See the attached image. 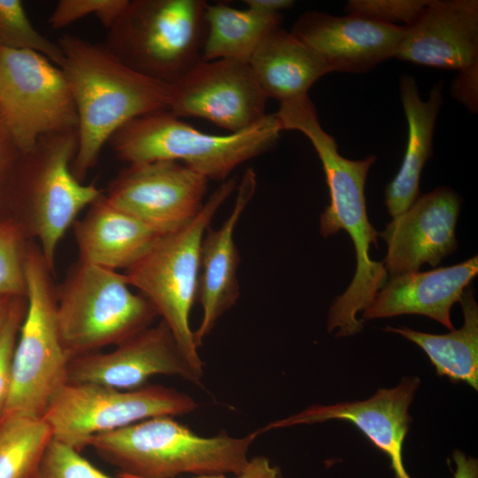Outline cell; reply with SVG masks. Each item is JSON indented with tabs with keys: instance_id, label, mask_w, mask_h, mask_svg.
<instances>
[{
	"instance_id": "cell-1",
	"label": "cell",
	"mask_w": 478,
	"mask_h": 478,
	"mask_svg": "<svg viewBox=\"0 0 478 478\" xmlns=\"http://www.w3.org/2000/svg\"><path fill=\"white\" fill-rule=\"evenodd\" d=\"M282 123L285 130L299 131L307 137L322 164L330 202L320 215L321 235L328 237L344 230L354 245V277L331 305L328 318V332L336 330L335 336L352 335L363 328L357 314L371 304L389 279L382 261L369 256L372 243L378 248V233L368 220L365 184L376 157L370 155L360 160L343 157L335 138L322 128L310 100L289 107Z\"/></svg>"
},
{
	"instance_id": "cell-2",
	"label": "cell",
	"mask_w": 478,
	"mask_h": 478,
	"mask_svg": "<svg viewBox=\"0 0 478 478\" xmlns=\"http://www.w3.org/2000/svg\"><path fill=\"white\" fill-rule=\"evenodd\" d=\"M57 42L78 115V147L71 168L83 182L119 128L141 115L168 110L169 84L130 69L104 44L70 34Z\"/></svg>"
},
{
	"instance_id": "cell-3",
	"label": "cell",
	"mask_w": 478,
	"mask_h": 478,
	"mask_svg": "<svg viewBox=\"0 0 478 478\" xmlns=\"http://www.w3.org/2000/svg\"><path fill=\"white\" fill-rule=\"evenodd\" d=\"M259 430L243 437L220 433L204 437L173 416H157L93 436L91 447L119 468L120 478H178L237 474L249 461V451Z\"/></svg>"
},
{
	"instance_id": "cell-4",
	"label": "cell",
	"mask_w": 478,
	"mask_h": 478,
	"mask_svg": "<svg viewBox=\"0 0 478 478\" xmlns=\"http://www.w3.org/2000/svg\"><path fill=\"white\" fill-rule=\"evenodd\" d=\"M78 132L42 136L21 154L11 188L8 216L30 240L36 239L49 269L55 272L58 245L80 212L102 192L73 175Z\"/></svg>"
},
{
	"instance_id": "cell-5",
	"label": "cell",
	"mask_w": 478,
	"mask_h": 478,
	"mask_svg": "<svg viewBox=\"0 0 478 478\" xmlns=\"http://www.w3.org/2000/svg\"><path fill=\"white\" fill-rule=\"evenodd\" d=\"M281 131L274 113L240 132L210 135L165 109L131 120L108 143L127 165L174 160L208 180L224 181L237 166L270 150Z\"/></svg>"
},
{
	"instance_id": "cell-6",
	"label": "cell",
	"mask_w": 478,
	"mask_h": 478,
	"mask_svg": "<svg viewBox=\"0 0 478 478\" xmlns=\"http://www.w3.org/2000/svg\"><path fill=\"white\" fill-rule=\"evenodd\" d=\"M229 178L212 193L198 214L182 228L160 235L124 274L139 289L172 332L189 362L204 372L189 318L197 298L200 247L214 215L235 189Z\"/></svg>"
},
{
	"instance_id": "cell-7",
	"label": "cell",
	"mask_w": 478,
	"mask_h": 478,
	"mask_svg": "<svg viewBox=\"0 0 478 478\" xmlns=\"http://www.w3.org/2000/svg\"><path fill=\"white\" fill-rule=\"evenodd\" d=\"M124 274L78 260L57 288V323L69 359L117 345L150 326L158 313Z\"/></svg>"
},
{
	"instance_id": "cell-8",
	"label": "cell",
	"mask_w": 478,
	"mask_h": 478,
	"mask_svg": "<svg viewBox=\"0 0 478 478\" xmlns=\"http://www.w3.org/2000/svg\"><path fill=\"white\" fill-rule=\"evenodd\" d=\"M207 4L128 0L104 45L135 72L172 84L202 60Z\"/></svg>"
},
{
	"instance_id": "cell-9",
	"label": "cell",
	"mask_w": 478,
	"mask_h": 478,
	"mask_svg": "<svg viewBox=\"0 0 478 478\" xmlns=\"http://www.w3.org/2000/svg\"><path fill=\"white\" fill-rule=\"evenodd\" d=\"M25 273L27 308L13 352L10 391L2 414L42 418L67 382L70 359L58 328L54 274L33 240L27 250Z\"/></svg>"
},
{
	"instance_id": "cell-10",
	"label": "cell",
	"mask_w": 478,
	"mask_h": 478,
	"mask_svg": "<svg viewBox=\"0 0 478 478\" xmlns=\"http://www.w3.org/2000/svg\"><path fill=\"white\" fill-rule=\"evenodd\" d=\"M197 408V403L190 396L163 385L122 390L66 382L42 418L54 439L81 451L96 435L157 416L188 414Z\"/></svg>"
},
{
	"instance_id": "cell-11",
	"label": "cell",
	"mask_w": 478,
	"mask_h": 478,
	"mask_svg": "<svg viewBox=\"0 0 478 478\" xmlns=\"http://www.w3.org/2000/svg\"><path fill=\"white\" fill-rule=\"evenodd\" d=\"M0 113L21 154L43 135L78 129L62 69L34 51L0 48Z\"/></svg>"
},
{
	"instance_id": "cell-12",
	"label": "cell",
	"mask_w": 478,
	"mask_h": 478,
	"mask_svg": "<svg viewBox=\"0 0 478 478\" xmlns=\"http://www.w3.org/2000/svg\"><path fill=\"white\" fill-rule=\"evenodd\" d=\"M208 181L179 161L129 164L110 181L104 195L115 207L166 235L198 214Z\"/></svg>"
},
{
	"instance_id": "cell-13",
	"label": "cell",
	"mask_w": 478,
	"mask_h": 478,
	"mask_svg": "<svg viewBox=\"0 0 478 478\" xmlns=\"http://www.w3.org/2000/svg\"><path fill=\"white\" fill-rule=\"evenodd\" d=\"M267 99L248 63L201 60L169 84L168 111L178 118L204 119L236 133L266 115Z\"/></svg>"
},
{
	"instance_id": "cell-14",
	"label": "cell",
	"mask_w": 478,
	"mask_h": 478,
	"mask_svg": "<svg viewBox=\"0 0 478 478\" xmlns=\"http://www.w3.org/2000/svg\"><path fill=\"white\" fill-rule=\"evenodd\" d=\"M171 375L200 384L204 372L195 368L161 320L106 352L71 358L67 382L92 383L122 390L141 388L151 377Z\"/></svg>"
},
{
	"instance_id": "cell-15",
	"label": "cell",
	"mask_w": 478,
	"mask_h": 478,
	"mask_svg": "<svg viewBox=\"0 0 478 478\" xmlns=\"http://www.w3.org/2000/svg\"><path fill=\"white\" fill-rule=\"evenodd\" d=\"M460 206L453 189L437 188L420 196L378 233L387 244L382 263L389 278L417 272L424 263L436 267L456 251Z\"/></svg>"
},
{
	"instance_id": "cell-16",
	"label": "cell",
	"mask_w": 478,
	"mask_h": 478,
	"mask_svg": "<svg viewBox=\"0 0 478 478\" xmlns=\"http://www.w3.org/2000/svg\"><path fill=\"white\" fill-rule=\"evenodd\" d=\"M291 32L323 59L330 73H363L394 58L405 27L356 14L309 11L297 18Z\"/></svg>"
},
{
	"instance_id": "cell-17",
	"label": "cell",
	"mask_w": 478,
	"mask_h": 478,
	"mask_svg": "<svg viewBox=\"0 0 478 478\" xmlns=\"http://www.w3.org/2000/svg\"><path fill=\"white\" fill-rule=\"evenodd\" d=\"M420 384L418 377H405L393 389H379L363 401L314 405L296 414L276 420L260 429L267 432L330 420L351 422L390 460L395 478H411L403 460V446L412 418L408 408Z\"/></svg>"
},
{
	"instance_id": "cell-18",
	"label": "cell",
	"mask_w": 478,
	"mask_h": 478,
	"mask_svg": "<svg viewBox=\"0 0 478 478\" xmlns=\"http://www.w3.org/2000/svg\"><path fill=\"white\" fill-rule=\"evenodd\" d=\"M394 58L459 72L478 66V1L428 0Z\"/></svg>"
},
{
	"instance_id": "cell-19",
	"label": "cell",
	"mask_w": 478,
	"mask_h": 478,
	"mask_svg": "<svg viewBox=\"0 0 478 478\" xmlns=\"http://www.w3.org/2000/svg\"><path fill=\"white\" fill-rule=\"evenodd\" d=\"M257 176L247 169L239 183L233 211L218 228L209 227L200 247V271L197 298L202 306L201 322L194 332L197 347L212 331L220 318L229 310L240 296L236 271L240 254L234 233L236 224L254 196Z\"/></svg>"
},
{
	"instance_id": "cell-20",
	"label": "cell",
	"mask_w": 478,
	"mask_h": 478,
	"mask_svg": "<svg viewBox=\"0 0 478 478\" xmlns=\"http://www.w3.org/2000/svg\"><path fill=\"white\" fill-rule=\"evenodd\" d=\"M477 273L478 258L474 256L451 266L391 277L363 310V319L419 314L452 330L451 306L459 302Z\"/></svg>"
},
{
	"instance_id": "cell-21",
	"label": "cell",
	"mask_w": 478,
	"mask_h": 478,
	"mask_svg": "<svg viewBox=\"0 0 478 478\" xmlns=\"http://www.w3.org/2000/svg\"><path fill=\"white\" fill-rule=\"evenodd\" d=\"M73 229L79 260L115 271L128 268L162 235L112 205L104 193Z\"/></svg>"
},
{
	"instance_id": "cell-22",
	"label": "cell",
	"mask_w": 478,
	"mask_h": 478,
	"mask_svg": "<svg viewBox=\"0 0 478 478\" xmlns=\"http://www.w3.org/2000/svg\"><path fill=\"white\" fill-rule=\"evenodd\" d=\"M399 91L408 137L400 169L385 189V204L392 218L407 210L420 197V173L433 152L434 130L443 104V83L436 84L428 98L422 100L415 79L403 74Z\"/></svg>"
},
{
	"instance_id": "cell-23",
	"label": "cell",
	"mask_w": 478,
	"mask_h": 478,
	"mask_svg": "<svg viewBox=\"0 0 478 478\" xmlns=\"http://www.w3.org/2000/svg\"><path fill=\"white\" fill-rule=\"evenodd\" d=\"M248 64L266 96L280 104L307 96L310 88L330 73L312 48L281 27L264 38Z\"/></svg>"
},
{
	"instance_id": "cell-24",
	"label": "cell",
	"mask_w": 478,
	"mask_h": 478,
	"mask_svg": "<svg viewBox=\"0 0 478 478\" xmlns=\"http://www.w3.org/2000/svg\"><path fill=\"white\" fill-rule=\"evenodd\" d=\"M464 324L444 335L416 331L405 327L388 326L386 331L398 334L420 346L440 376L464 382L478 389V305L468 286L459 300Z\"/></svg>"
},
{
	"instance_id": "cell-25",
	"label": "cell",
	"mask_w": 478,
	"mask_h": 478,
	"mask_svg": "<svg viewBox=\"0 0 478 478\" xmlns=\"http://www.w3.org/2000/svg\"><path fill=\"white\" fill-rule=\"evenodd\" d=\"M203 61L233 59L249 63L253 53L273 30L281 27V14L265 15L225 4H207Z\"/></svg>"
},
{
	"instance_id": "cell-26",
	"label": "cell",
	"mask_w": 478,
	"mask_h": 478,
	"mask_svg": "<svg viewBox=\"0 0 478 478\" xmlns=\"http://www.w3.org/2000/svg\"><path fill=\"white\" fill-rule=\"evenodd\" d=\"M53 439L43 418L19 413L0 416V478H39Z\"/></svg>"
},
{
	"instance_id": "cell-27",
	"label": "cell",
	"mask_w": 478,
	"mask_h": 478,
	"mask_svg": "<svg viewBox=\"0 0 478 478\" xmlns=\"http://www.w3.org/2000/svg\"><path fill=\"white\" fill-rule=\"evenodd\" d=\"M0 46L39 53L58 67L64 61L60 46L35 29L19 0H0Z\"/></svg>"
},
{
	"instance_id": "cell-28",
	"label": "cell",
	"mask_w": 478,
	"mask_h": 478,
	"mask_svg": "<svg viewBox=\"0 0 478 478\" xmlns=\"http://www.w3.org/2000/svg\"><path fill=\"white\" fill-rule=\"evenodd\" d=\"M30 241L12 218L0 219V295L26 297L25 261Z\"/></svg>"
},
{
	"instance_id": "cell-29",
	"label": "cell",
	"mask_w": 478,
	"mask_h": 478,
	"mask_svg": "<svg viewBox=\"0 0 478 478\" xmlns=\"http://www.w3.org/2000/svg\"><path fill=\"white\" fill-rule=\"evenodd\" d=\"M39 478H112L96 468L74 448L56 439L50 443Z\"/></svg>"
},
{
	"instance_id": "cell-30",
	"label": "cell",
	"mask_w": 478,
	"mask_h": 478,
	"mask_svg": "<svg viewBox=\"0 0 478 478\" xmlns=\"http://www.w3.org/2000/svg\"><path fill=\"white\" fill-rule=\"evenodd\" d=\"M128 0H60L49 18V24L59 29L88 16L95 15L109 29L126 7Z\"/></svg>"
},
{
	"instance_id": "cell-31",
	"label": "cell",
	"mask_w": 478,
	"mask_h": 478,
	"mask_svg": "<svg viewBox=\"0 0 478 478\" xmlns=\"http://www.w3.org/2000/svg\"><path fill=\"white\" fill-rule=\"evenodd\" d=\"M428 0H350L345 5L348 13L378 22L404 27L412 24Z\"/></svg>"
},
{
	"instance_id": "cell-32",
	"label": "cell",
	"mask_w": 478,
	"mask_h": 478,
	"mask_svg": "<svg viewBox=\"0 0 478 478\" xmlns=\"http://www.w3.org/2000/svg\"><path fill=\"white\" fill-rule=\"evenodd\" d=\"M26 308V297H18L0 331V416L10 391L12 357Z\"/></svg>"
},
{
	"instance_id": "cell-33",
	"label": "cell",
	"mask_w": 478,
	"mask_h": 478,
	"mask_svg": "<svg viewBox=\"0 0 478 478\" xmlns=\"http://www.w3.org/2000/svg\"><path fill=\"white\" fill-rule=\"evenodd\" d=\"M20 156L0 113V219L8 217L11 188Z\"/></svg>"
},
{
	"instance_id": "cell-34",
	"label": "cell",
	"mask_w": 478,
	"mask_h": 478,
	"mask_svg": "<svg viewBox=\"0 0 478 478\" xmlns=\"http://www.w3.org/2000/svg\"><path fill=\"white\" fill-rule=\"evenodd\" d=\"M451 96L469 111L478 110V66L459 72L451 86Z\"/></svg>"
},
{
	"instance_id": "cell-35",
	"label": "cell",
	"mask_w": 478,
	"mask_h": 478,
	"mask_svg": "<svg viewBox=\"0 0 478 478\" xmlns=\"http://www.w3.org/2000/svg\"><path fill=\"white\" fill-rule=\"evenodd\" d=\"M193 478H282L280 468L272 464L265 456L250 458L243 470L228 477L227 474H207Z\"/></svg>"
},
{
	"instance_id": "cell-36",
	"label": "cell",
	"mask_w": 478,
	"mask_h": 478,
	"mask_svg": "<svg viewBox=\"0 0 478 478\" xmlns=\"http://www.w3.org/2000/svg\"><path fill=\"white\" fill-rule=\"evenodd\" d=\"M247 9L265 15H279L294 5L292 0H246Z\"/></svg>"
},
{
	"instance_id": "cell-37",
	"label": "cell",
	"mask_w": 478,
	"mask_h": 478,
	"mask_svg": "<svg viewBox=\"0 0 478 478\" xmlns=\"http://www.w3.org/2000/svg\"><path fill=\"white\" fill-rule=\"evenodd\" d=\"M452 458L456 465L454 478H478V462L475 459L458 450L452 453Z\"/></svg>"
},
{
	"instance_id": "cell-38",
	"label": "cell",
	"mask_w": 478,
	"mask_h": 478,
	"mask_svg": "<svg viewBox=\"0 0 478 478\" xmlns=\"http://www.w3.org/2000/svg\"><path fill=\"white\" fill-rule=\"evenodd\" d=\"M17 297L0 295V331L7 320L12 305Z\"/></svg>"
},
{
	"instance_id": "cell-39",
	"label": "cell",
	"mask_w": 478,
	"mask_h": 478,
	"mask_svg": "<svg viewBox=\"0 0 478 478\" xmlns=\"http://www.w3.org/2000/svg\"><path fill=\"white\" fill-rule=\"evenodd\" d=\"M0 48H1V46H0Z\"/></svg>"
}]
</instances>
